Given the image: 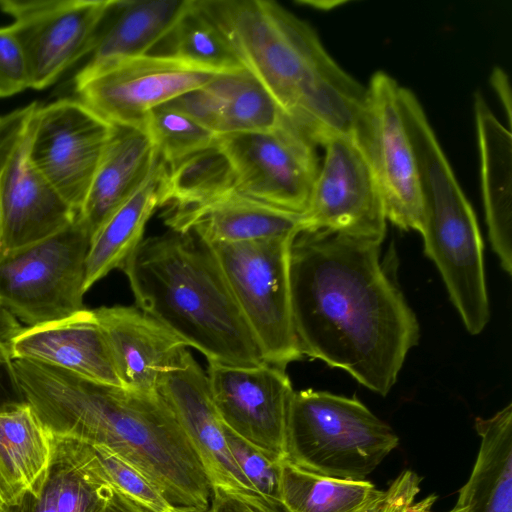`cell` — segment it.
<instances>
[{
	"instance_id": "cell-1",
	"label": "cell",
	"mask_w": 512,
	"mask_h": 512,
	"mask_svg": "<svg viewBox=\"0 0 512 512\" xmlns=\"http://www.w3.org/2000/svg\"><path fill=\"white\" fill-rule=\"evenodd\" d=\"M381 243L303 230L290 247L291 309L301 354L385 396L419 338L417 318L380 262Z\"/></svg>"
},
{
	"instance_id": "cell-2",
	"label": "cell",
	"mask_w": 512,
	"mask_h": 512,
	"mask_svg": "<svg viewBox=\"0 0 512 512\" xmlns=\"http://www.w3.org/2000/svg\"><path fill=\"white\" fill-rule=\"evenodd\" d=\"M27 403L55 436L111 450L177 509L206 510L212 488L194 447L156 393L97 382L48 364L15 359Z\"/></svg>"
},
{
	"instance_id": "cell-3",
	"label": "cell",
	"mask_w": 512,
	"mask_h": 512,
	"mask_svg": "<svg viewBox=\"0 0 512 512\" xmlns=\"http://www.w3.org/2000/svg\"><path fill=\"white\" fill-rule=\"evenodd\" d=\"M242 66L318 146L350 135L366 87L329 55L316 31L271 0H197Z\"/></svg>"
},
{
	"instance_id": "cell-4",
	"label": "cell",
	"mask_w": 512,
	"mask_h": 512,
	"mask_svg": "<svg viewBox=\"0 0 512 512\" xmlns=\"http://www.w3.org/2000/svg\"><path fill=\"white\" fill-rule=\"evenodd\" d=\"M122 271L136 307L208 363L266 362L212 248L192 232L169 229L143 239Z\"/></svg>"
},
{
	"instance_id": "cell-5",
	"label": "cell",
	"mask_w": 512,
	"mask_h": 512,
	"mask_svg": "<svg viewBox=\"0 0 512 512\" xmlns=\"http://www.w3.org/2000/svg\"><path fill=\"white\" fill-rule=\"evenodd\" d=\"M399 112L416 159L421 200L419 231L467 331H483L489 303L483 242L464 195L426 114L412 91L398 90Z\"/></svg>"
},
{
	"instance_id": "cell-6",
	"label": "cell",
	"mask_w": 512,
	"mask_h": 512,
	"mask_svg": "<svg viewBox=\"0 0 512 512\" xmlns=\"http://www.w3.org/2000/svg\"><path fill=\"white\" fill-rule=\"evenodd\" d=\"M393 429L356 397L294 391L286 425V459L328 477L365 480L398 446Z\"/></svg>"
},
{
	"instance_id": "cell-7",
	"label": "cell",
	"mask_w": 512,
	"mask_h": 512,
	"mask_svg": "<svg viewBox=\"0 0 512 512\" xmlns=\"http://www.w3.org/2000/svg\"><path fill=\"white\" fill-rule=\"evenodd\" d=\"M90 238L76 218L49 237L3 253L0 307L27 327L85 309V262Z\"/></svg>"
},
{
	"instance_id": "cell-8",
	"label": "cell",
	"mask_w": 512,
	"mask_h": 512,
	"mask_svg": "<svg viewBox=\"0 0 512 512\" xmlns=\"http://www.w3.org/2000/svg\"><path fill=\"white\" fill-rule=\"evenodd\" d=\"M294 238L210 245L264 360L283 368L303 357L290 296V247Z\"/></svg>"
},
{
	"instance_id": "cell-9",
	"label": "cell",
	"mask_w": 512,
	"mask_h": 512,
	"mask_svg": "<svg viewBox=\"0 0 512 512\" xmlns=\"http://www.w3.org/2000/svg\"><path fill=\"white\" fill-rule=\"evenodd\" d=\"M216 143L231 165L236 190L302 215L317 179L318 145L285 116L271 131L231 133Z\"/></svg>"
},
{
	"instance_id": "cell-10",
	"label": "cell",
	"mask_w": 512,
	"mask_h": 512,
	"mask_svg": "<svg viewBox=\"0 0 512 512\" xmlns=\"http://www.w3.org/2000/svg\"><path fill=\"white\" fill-rule=\"evenodd\" d=\"M40 103L0 116V244L2 254L49 237L77 214L33 166L29 144Z\"/></svg>"
},
{
	"instance_id": "cell-11",
	"label": "cell",
	"mask_w": 512,
	"mask_h": 512,
	"mask_svg": "<svg viewBox=\"0 0 512 512\" xmlns=\"http://www.w3.org/2000/svg\"><path fill=\"white\" fill-rule=\"evenodd\" d=\"M219 74L174 56L148 53L74 77L78 99L115 126L145 128L148 114Z\"/></svg>"
},
{
	"instance_id": "cell-12",
	"label": "cell",
	"mask_w": 512,
	"mask_h": 512,
	"mask_svg": "<svg viewBox=\"0 0 512 512\" xmlns=\"http://www.w3.org/2000/svg\"><path fill=\"white\" fill-rule=\"evenodd\" d=\"M399 87L385 72L373 74L352 135L379 186L387 220L402 230L419 231L418 170L399 112Z\"/></svg>"
},
{
	"instance_id": "cell-13",
	"label": "cell",
	"mask_w": 512,
	"mask_h": 512,
	"mask_svg": "<svg viewBox=\"0 0 512 512\" xmlns=\"http://www.w3.org/2000/svg\"><path fill=\"white\" fill-rule=\"evenodd\" d=\"M114 129L78 98L40 104L36 112L30 160L77 217Z\"/></svg>"
},
{
	"instance_id": "cell-14",
	"label": "cell",
	"mask_w": 512,
	"mask_h": 512,
	"mask_svg": "<svg viewBox=\"0 0 512 512\" xmlns=\"http://www.w3.org/2000/svg\"><path fill=\"white\" fill-rule=\"evenodd\" d=\"M113 0H0L24 51L30 88L43 90L92 52Z\"/></svg>"
},
{
	"instance_id": "cell-15",
	"label": "cell",
	"mask_w": 512,
	"mask_h": 512,
	"mask_svg": "<svg viewBox=\"0 0 512 512\" xmlns=\"http://www.w3.org/2000/svg\"><path fill=\"white\" fill-rule=\"evenodd\" d=\"M325 155L303 230H328L382 243L386 214L379 186L352 134L324 145Z\"/></svg>"
},
{
	"instance_id": "cell-16",
	"label": "cell",
	"mask_w": 512,
	"mask_h": 512,
	"mask_svg": "<svg viewBox=\"0 0 512 512\" xmlns=\"http://www.w3.org/2000/svg\"><path fill=\"white\" fill-rule=\"evenodd\" d=\"M211 397L223 424L268 458L286 459V425L294 390L285 368L208 363Z\"/></svg>"
},
{
	"instance_id": "cell-17",
	"label": "cell",
	"mask_w": 512,
	"mask_h": 512,
	"mask_svg": "<svg viewBox=\"0 0 512 512\" xmlns=\"http://www.w3.org/2000/svg\"><path fill=\"white\" fill-rule=\"evenodd\" d=\"M157 393L170 407L194 447L211 488L227 491L270 512L231 454L224 424L211 397L207 374L189 351L178 366L160 378Z\"/></svg>"
},
{
	"instance_id": "cell-18",
	"label": "cell",
	"mask_w": 512,
	"mask_h": 512,
	"mask_svg": "<svg viewBox=\"0 0 512 512\" xmlns=\"http://www.w3.org/2000/svg\"><path fill=\"white\" fill-rule=\"evenodd\" d=\"M0 512H149L110 480L92 446L52 435V454L41 479Z\"/></svg>"
},
{
	"instance_id": "cell-19",
	"label": "cell",
	"mask_w": 512,
	"mask_h": 512,
	"mask_svg": "<svg viewBox=\"0 0 512 512\" xmlns=\"http://www.w3.org/2000/svg\"><path fill=\"white\" fill-rule=\"evenodd\" d=\"M93 312L126 389L156 393L160 378L188 352L179 337L136 306H102Z\"/></svg>"
},
{
	"instance_id": "cell-20",
	"label": "cell",
	"mask_w": 512,
	"mask_h": 512,
	"mask_svg": "<svg viewBox=\"0 0 512 512\" xmlns=\"http://www.w3.org/2000/svg\"><path fill=\"white\" fill-rule=\"evenodd\" d=\"M14 359L68 370L82 377L122 387L112 355L93 310L22 327L11 341Z\"/></svg>"
},
{
	"instance_id": "cell-21",
	"label": "cell",
	"mask_w": 512,
	"mask_h": 512,
	"mask_svg": "<svg viewBox=\"0 0 512 512\" xmlns=\"http://www.w3.org/2000/svg\"><path fill=\"white\" fill-rule=\"evenodd\" d=\"M165 224L179 232H192L209 245L233 244L303 231L302 216L234 191L198 208L165 212Z\"/></svg>"
},
{
	"instance_id": "cell-22",
	"label": "cell",
	"mask_w": 512,
	"mask_h": 512,
	"mask_svg": "<svg viewBox=\"0 0 512 512\" xmlns=\"http://www.w3.org/2000/svg\"><path fill=\"white\" fill-rule=\"evenodd\" d=\"M159 160L145 128L115 126L77 217L90 237L140 188Z\"/></svg>"
},
{
	"instance_id": "cell-23",
	"label": "cell",
	"mask_w": 512,
	"mask_h": 512,
	"mask_svg": "<svg viewBox=\"0 0 512 512\" xmlns=\"http://www.w3.org/2000/svg\"><path fill=\"white\" fill-rule=\"evenodd\" d=\"M482 196L489 239L501 267L512 273V135L481 93L474 97Z\"/></svg>"
},
{
	"instance_id": "cell-24",
	"label": "cell",
	"mask_w": 512,
	"mask_h": 512,
	"mask_svg": "<svg viewBox=\"0 0 512 512\" xmlns=\"http://www.w3.org/2000/svg\"><path fill=\"white\" fill-rule=\"evenodd\" d=\"M189 0H113L90 58L80 69L150 53L170 33Z\"/></svg>"
},
{
	"instance_id": "cell-25",
	"label": "cell",
	"mask_w": 512,
	"mask_h": 512,
	"mask_svg": "<svg viewBox=\"0 0 512 512\" xmlns=\"http://www.w3.org/2000/svg\"><path fill=\"white\" fill-rule=\"evenodd\" d=\"M480 447L456 505L466 512H512V405L476 418Z\"/></svg>"
},
{
	"instance_id": "cell-26",
	"label": "cell",
	"mask_w": 512,
	"mask_h": 512,
	"mask_svg": "<svg viewBox=\"0 0 512 512\" xmlns=\"http://www.w3.org/2000/svg\"><path fill=\"white\" fill-rule=\"evenodd\" d=\"M165 167L160 158L148 179L92 235L85 262V293L112 270H122L143 241L145 226L159 207Z\"/></svg>"
},
{
	"instance_id": "cell-27",
	"label": "cell",
	"mask_w": 512,
	"mask_h": 512,
	"mask_svg": "<svg viewBox=\"0 0 512 512\" xmlns=\"http://www.w3.org/2000/svg\"><path fill=\"white\" fill-rule=\"evenodd\" d=\"M236 190L229 160L214 145L166 165L159 184V207L165 212L198 208Z\"/></svg>"
},
{
	"instance_id": "cell-28",
	"label": "cell",
	"mask_w": 512,
	"mask_h": 512,
	"mask_svg": "<svg viewBox=\"0 0 512 512\" xmlns=\"http://www.w3.org/2000/svg\"><path fill=\"white\" fill-rule=\"evenodd\" d=\"M384 491L368 480L328 477L281 462V499L287 512H358Z\"/></svg>"
},
{
	"instance_id": "cell-29",
	"label": "cell",
	"mask_w": 512,
	"mask_h": 512,
	"mask_svg": "<svg viewBox=\"0 0 512 512\" xmlns=\"http://www.w3.org/2000/svg\"><path fill=\"white\" fill-rule=\"evenodd\" d=\"M0 453L19 495L44 475L52 454V434L25 403L0 413Z\"/></svg>"
},
{
	"instance_id": "cell-30",
	"label": "cell",
	"mask_w": 512,
	"mask_h": 512,
	"mask_svg": "<svg viewBox=\"0 0 512 512\" xmlns=\"http://www.w3.org/2000/svg\"><path fill=\"white\" fill-rule=\"evenodd\" d=\"M206 86L222 104L219 136L271 131L284 118L270 94L246 69L219 74Z\"/></svg>"
},
{
	"instance_id": "cell-31",
	"label": "cell",
	"mask_w": 512,
	"mask_h": 512,
	"mask_svg": "<svg viewBox=\"0 0 512 512\" xmlns=\"http://www.w3.org/2000/svg\"><path fill=\"white\" fill-rule=\"evenodd\" d=\"M163 41L166 50L161 54L174 56L201 68L216 73L245 69L223 33L200 8L197 0H189Z\"/></svg>"
},
{
	"instance_id": "cell-32",
	"label": "cell",
	"mask_w": 512,
	"mask_h": 512,
	"mask_svg": "<svg viewBox=\"0 0 512 512\" xmlns=\"http://www.w3.org/2000/svg\"><path fill=\"white\" fill-rule=\"evenodd\" d=\"M144 127L166 165L214 145L218 137L186 115L165 105L148 114Z\"/></svg>"
},
{
	"instance_id": "cell-33",
	"label": "cell",
	"mask_w": 512,
	"mask_h": 512,
	"mask_svg": "<svg viewBox=\"0 0 512 512\" xmlns=\"http://www.w3.org/2000/svg\"><path fill=\"white\" fill-rule=\"evenodd\" d=\"M224 433L239 469L267 504L270 512H287L281 499V462L268 458L257 447L227 426Z\"/></svg>"
},
{
	"instance_id": "cell-34",
	"label": "cell",
	"mask_w": 512,
	"mask_h": 512,
	"mask_svg": "<svg viewBox=\"0 0 512 512\" xmlns=\"http://www.w3.org/2000/svg\"><path fill=\"white\" fill-rule=\"evenodd\" d=\"M112 483L130 500L149 512H170L174 507L137 468L111 450L92 446Z\"/></svg>"
},
{
	"instance_id": "cell-35",
	"label": "cell",
	"mask_w": 512,
	"mask_h": 512,
	"mask_svg": "<svg viewBox=\"0 0 512 512\" xmlns=\"http://www.w3.org/2000/svg\"><path fill=\"white\" fill-rule=\"evenodd\" d=\"M22 329L19 321L0 307V413L27 403L14 366L13 337Z\"/></svg>"
},
{
	"instance_id": "cell-36",
	"label": "cell",
	"mask_w": 512,
	"mask_h": 512,
	"mask_svg": "<svg viewBox=\"0 0 512 512\" xmlns=\"http://www.w3.org/2000/svg\"><path fill=\"white\" fill-rule=\"evenodd\" d=\"M30 88L26 57L12 27H0V98Z\"/></svg>"
},
{
	"instance_id": "cell-37",
	"label": "cell",
	"mask_w": 512,
	"mask_h": 512,
	"mask_svg": "<svg viewBox=\"0 0 512 512\" xmlns=\"http://www.w3.org/2000/svg\"><path fill=\"white\" fill-rule=\"evenodd\" d=\"M164 105L186 115L215 135H220L222 104L206 85L186 92Z\"/></svg>"
},
{
	"instance_id": "cell-38",
	"label": "cell",
	"mask_w": 512,
	"mask_h": 512,
	"mask_svg": "<svg viewBox=\"0 0 512 512\" xmlns=\"http://www.w3.org/2000/svg\"><path fill=\"white\" fill-rule=\"evenodd\" d=\"M210 508L212 512H266L219 488L212 489Z\"/></svg>"
},
{
	"instance_id": "cell-39",
	"label": "cell",
	"mask_w": 512,
	"mask_h": 512,
	"mask_svg": "<svg viewBox=\"0 0 512 512\" xmlns=\"http://www.w3.org/2000/svg\"><path fill=\"white\" fill-rule=\"evenodd\" d=\"M506 73L499 67H495L490 76V82L502 103L507 116L508 128H511L512 107L511 90Z\"/></svg>"
},
{
	"instance_id": "cell-40",
	"label": "cell",
	"mask_w": 512,
	"mask_h": 512,
	"mask_svg": "<svg viewBox=\"0 0 512 512\" xmlns=\"http://www.w3.org/2000/svg\"><path fill=\"white\" fill-rule=\"evenodd\" d=\"M18 496V490L0 453V507L9 504Z\"/></svg>"
},
{
	"instance_id": "cell-41",
	"label": "cell",
	"mask_w": 512,
	"mask_h": 512,
	"mask_svg": "<svg viewBox=\"0 0 512 512\" xmlns=\"http://www.w3.org/2000/svg\"><path fill=\"white\" fill-rule=\"evenodd\" d=\"M385 504V491L383 496L377 501L367 505L365 508L359 510L358 512H382Z\"/></svg>"
},
{
	"instance_id": "cell-42",
	"label": "cell",
	"mask_w": 512,
	"mask_h": 512,
	"mask_svg": "<svg viewBox=\"0 0 512 512\" xmlns=\"http://www.w3.org/2000/svg\"><path fill=\"white\" fill-rule=\"evenodd\" d=\"M170 512H212L211 508L209 507L208 509L206 510H202V511H199V510H190V509H177V508H174L172 511Z\"/></svg>"
},
{
	"instance_id": "cell-43",
	"label": "cell",
	"mask_w": 512,
	"mask_h": 512,
	"mask_svg": "<svg viewBox=\"0 0 512 512\" xmlns=\"http://www.w3.org/2000/svg\"><path fill=\"white\" fill-rule=\"evenodd\" d=\"M464 512H466V508H465V511H464Z\"/></svg>"
}]
</instances>
